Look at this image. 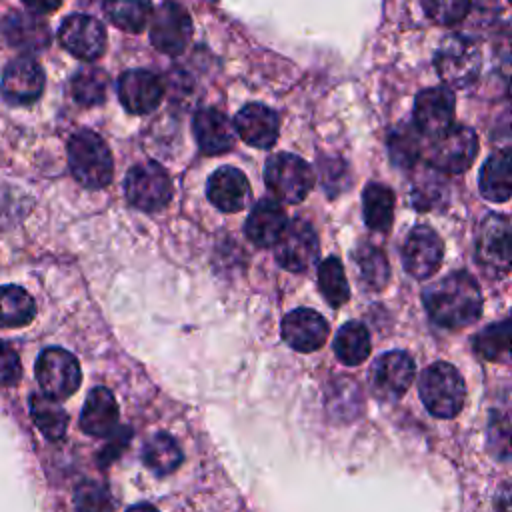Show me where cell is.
Segmentation results:
<instances>
[{
	"mask_svg": "<svg viewBox=\"0 0 512 512\" xmlns=\"http://www.w3.org/2000/svg\"><path fill=\"white\" fill-rule=\"evenodd\" d=\"M422 302L430 320L448 330L474 324L482 314V292L472 274L454 270L422 290Z\"/></svg>",
	"mask_w": 512,
	"mask_h": 512,
	"instance_id": "obj_1",
	"label": "cell"
},
{
	"mask_svg": "<svg viewBox=\"0 0 512 512\" xmlns=\"http://www.w3.org/2000/svg\"><path fill=\"white\" fill-rule=\"evenodd\" d=\"M68 166L76 182L98 190L110 184L114 174L112 152L104 138L94 130L82 128L68 140Z\"/></svg>",
	"mask_w": 512,
	"mask_h": 512,
	"instance_id": "obj_2",
	"label": "cell"
},
{
	"mask_svg": "<svg viewBox=\"0 0 512 512\" xmlns=\"http://www.w3.org/2000/svg\"><path fill=\"white\" fill-rule=\"evenodd\" d=\"M418 392L426 410L436 418H454L464 408L466 384L458 368L450 362L430 364L420 374Z\"/></svg>",
	"mask_w": 512,
	"mask_h": 512,
	"instance_id": "obj_3",
	"label": "cell"
},
{
	"mask_svg": "<svg viewBox=\"0 0 512 512\" xmlns=\"http://www.w3.org/2000/svg\"><path fill=\"white\" fill-rule=\"evenodd\" d=\"M428 140L422 154H426L428 164L442 174H462L476 160L478 136L470 126L452 124L442 134Z\"/></svg>",
	"mask_w": 512,
	"mask_h": 512,
	"instance_id": "obj_4",
	"label": "cell"
},
{
	"mask_svg": "<svg viewBox=\"0 0 512 512\" xmlns=\"http://www.w3.org/2000/svg\"><path fill=\"white\" fill-rule=\"evenodd\" d=\"M434 66L440 80L448 88H466L480 74V46L472 38L462 34L448 36L436 50Z\"/></svg>",
	"mask_w": 512,
	"mask_h": 512,
	"instance_id": "obj_5",
	"label": "cell"
},
{
	"mask_svg": "<svg viewBox=\"0 0 512 512\" xmlns=\"http://www.w3.org/2000/svg\"><path fill=\"white\" fill-rule=\"evenodd\" d=\"M264 184L274 198L298 204L312 190L314 172L304 158L290 152H278L266 160Z\"/></svg>",
	"mask_w": 512,
	"mask_h": 512,
	"instance_id": "obj_6",
	"label": "cell"
},
{
	"mask_svg": "<svg viewBox=\"0 0 512 512\" xmlns=\"http://www.w3.org/2000/svg\"><path fill=\"white\" fill-rule=\"evenodd\" d=\"M124 192L130 206L142 212H156L172 200V178L164 166L154 160L132 166L124 180Z\"/></svg>",
	"mask_w": 512,
	"mask_h": 512,
	"instance_id": "obj_7",
	"label": "cell"
},
{
	"mask_svg": "<svg viewBox=\"0 0 512 512\" xmlns=\"http://www.w3.org/2000/svg\"><path fill=\"white\" fill-rule=\"evenodd\" d=\"M36 380L44 394L56 400L70 398L82 382L78 358L58 346L46 348L36 360Z\"/></svg>",
	"mask_w": 512,
	"mask_h": 512,
	"instance_id": "obj_8",
	"label": "cell"
},
{
	"mask_svg": "<svg viewBox=\"0 0 512 512\" xmlns=\"http://www.w3.org/2000/svg\"><path fill=\"white\" fill-rule=\"evenodd\" d=\"M272 246L276 262L294 274L306 272L320 254L318 234L312 224L302 218H294L290 224H286Z\"/></svg>",
	"mask_w": 512,
	"mask_h": 512,
	"instance_id": "obj_9",
	"label": "cell"
},
{
	"mask_svg": "<svg viewBox=\"0 0 512 512\" xmlns=\"http://www.w3.org/2000/svg\"><path fill=\"white\" fill-rule=\"evenodd\" d=\"M148 24L152 46L168 56L182 54L192 38V18L186 8L174 0H166L152 10Z\"/></svg>",
	"mask_w": 512,
	"mask_h": 512,
	"instance_id": "obj_10",
	"label": "cell"
},
{
	"mask_svg": "<svg viewBox=\"0 0 512 512\" xmlns=\"http://www.w3.org/2000/svg\"><path fill=\"white\" fill-rule=\"evenodd\" d=\"M416 376V364L404 350H392L376 358L370 368L368 384L378 400L394 402L402 398L412 386Z\"/></svg>",
	"mask_w": 512,
	"mask_h": 512,
	"instance_id": "obj_11",
	"label": "cell"
},
{
	"mask_svg": "<svg viewBox=\"0 0 512 512\" xmlns=\"http://www.w3.org/2000/svg\"><path fill=\"white\" fill-rule=\"evenodd\" d=\"M476 260L490 274L506 276L510 272V218L506 214H488L476 230Z\"/></svg>",
	"mask_w": 512,
	"mask_h": 512,
	"instance_id": "obj_12",
	"label": "cell"
},
{
	"mask_svg": "<svg viewBox=\"0 0 512 512\" xmlns=\"http://www.w3.org/2000/svg\"><path fill=\"white\" fill-rule=\"evenodd\" d=\"M444 260V242L436 230L426 224L414 226L402 244V266L418 280L438 272Z\"/></svg>",
	"mask_w": 512,
	"mask_h": 512,
	"instance_id": "obj_13",
	"label": "cell"
},
{
	"mask_svg": "<svg viewBox=\"0 0 512 512\" xmlns=\"http://www.w3.org/2000/svg\"><path fill=\"white\" fill-rule=\"evenodd\" d=\"M456 98L448 86L424 88L414 100V128L428 140L454 124Z\"/></svg>",
	"mask_w": 512,
	"mask_h": 512,
	"instance_id": "obj_14",
	"label": "cell"
},
{
	"mask_svg": "<svg viewBox=\"0 0 512 512\" xmlns=\"http://www.w3.org/2000/svg\"><path fill=\"white\" fill-rule=\"evenodd\" d=\"M58 40L66 52L80 60H96L106 50L104 24L88 14H70L58 30Z\"/></svg>",
	"mask_w": 512,
	"mask_h": 512,
	"instance_id": "obj_15",
	"label": "cell"
},
{
	"mask_svg": "<svg viewBox=\"0 0 512 512\" xmlns=\"http://www.w3.org/2000/svg\"><path fill=\"white\" fill-rule=\"evenodd\" d=\"M164 96L162 80L144 68H132L118 78V100L130 114H148Z\"/></svg>",
	"mask_w": 512,
	"mask_h": 512,
	"instance_id": "obj_16",
	"label": "cell"
},
{
	"mask_svg": "<svg viewBox=\"0 0 512 512\" xmlns=\"http://www.w3.org/2000/svg\"><path fill=\"white\" fill-rule=\"evenodd\" d=\"M0 90L10 104L26 106L36 102L44 90V72L40 64L28 56L14 58L4 68Z\"/></svg>",
	"mask_w": 512,
	"mask_h": 512,
	"instance_id": "obj_17",
	"label": "cell"
},
{
	"mask_svg": "<svg viewBox=\"0 0 512 512\" xmlns=\"http://www.w3.org/2000/svg\"><path fill=\"white\" fill-rule=\"evenodd\" d=\"M330 326L312 308H294L282 320V338L296 352H316L328 340Z\"/></svg>",
	"mask_w": 512,
	"mask_h": 512,
	"instance_id": "obj_18",
	"label": "cell"
},
{
	"mask_svg": "<svg viewBox=\"0 0 512 512\" xmlns=\"http://www.w3.org/2000/svg\"><path fill=\"white\" fill-rule=\"evenodd\" d=\"M234 130L248 146L266 150L272 148L278 140L280 120L272 108L260 102H250L238 110L234 118Z\"/></svg>",
	"mask_w": 512,
	"mask_h": 512,
	"instance_id": "obj_19",
	"label": "cell"
},
{
	"mask_svg": "<svg viewBox=\"0 0 512 512\" xmlns=\"http://www.w3.org/2000/svg\"><path fill=\"white\" fill-rule=\"evenodd\" d=\"M206 194L208 200L220 210V212H240L246 208L250 200V182L246 174L234 166H220L214 170L206 182Z\"/></svg>",
	"mask_w": 512,
	"mask_h": 512,
	"instance_id": "obj_20",
	"label": "cell"
},
{
	"mask_svg": "<svg viewBox=\"0 0 512 512\" xmlns=\"http://www.w3.org/2000/svg\"><path fill=\"white\" fill-rule=\"evenodd\" d=\"M192 130L202 154L220 156L234 146V124L218 108H200L192 118Z\"/></svg>",
	"mask_w": 512,
	"mask_h": 512,
	"instance_id": "obj_21",
	"label": "cell"
},
{
	"mask_svg": "<svg viewBox=\"0 0 512 512\" xmlns=\"http://www.w3.org/2000/svg\"><path fill=\"white\" fill-rule=\"evenodd\" d=\"M118 416H120V410L114 394L104 386H96L86 396V402L80 414V428L88 436L106 438L118 428Z\"/></svg>",
	"mask_w": 512,
	"mask_h": 512,
	"instance_id": "obj_22",
	"label": "cell"
},
{
	"mask_svg": "<svg viewBox=\"0 0 512 512\" xmlns=\"http://www.w3.org/2000/svg\"><path fill=\"white\" fill-rule=\"evenodd\" d=\"M286 224L288 216L284 208L272 198H262L252 206L244 222V234L252 244L260 248H270L278 240Z\"/></svg>",
	"mask_w": 512,
	"mask_h": 512,
	"instance_id": "obj_23",
	"label": "cell"
},
{
	"mask_svg": "<svg viewBox=\"0 0 512 512\" xmlns=\"http://www.w3.org/2000/svg\"><path fill=\"white\" fill-rule=\"evenodd\" d=\"M6 42L24 52H38L48 46L50 30L44 20L28 12H12L2 22Z\"/></svg>",
	"mask_w": 512,
	"mask_h": 512,
	"instance_id": "obj_24",
	"label": "cell"
},
{
	"mask_svg": "<svg viewBox=\"0 0 512 512\" xmlns=\"http://www.w3.org/2000/svg\"><path fill=\"white\" fill-rule=\"evenodd\" d=\"M480 194L490 202H506L512 194V158L510 150L502 148L488 156L478 176Z\"/></svg>",
	"mask_w": 512,
	"mask_h": 512,
	"instance_id": "obj_25",
	"label": "cell"
},
{
	"mask_svg": "<svg viewBox=\"0 0 512 512\" xmlns=\"http://www.w3.org/2000/svg\"><path fill=\"white\" fill-rule=\"evenodd\" d=\"M448 198H450V188L440 170L430 166L414 178L412 190H410V200L416 210H420V212L438 210L448 204Z\"/></svg>",
	"mask_w": 512,
	"mask_h": 512,
	"instance_id": "obj_26",
	"label": "cell"
},
{
	"mask_svg": "<svg viewBox=\"0 0 512 512\" xmlns=\"http://www.w3.org/2000/svg\"><path fill=\"white\" fill-rule=\"evenodd\" d=\"M364 222L370 230L386 232L394 220V192L386 184L370 182L362 192Z\"/></svg>",
	"mask_w": 512,
	"mask_h": 512,
	"instance_id": "obj_27",
	"label": "cell"
},
{
	"mask_svg": "<svg viewBox=\"0 0 512 512\" xmlns=\"http://www.w3.org/2000/svg\"><path fill=\"white\" fill-rule=\"evenodd\" d=\"M354 262L358 266L360 282L364 284L366 290L380 292L388 286L390 264H388L386 254L378 246H374L370 242L358 244V248L354 250Z\"/></svg>",
	"mask_w": 512,
	"mask_h": 512,
	"instance_id": "obj_28",
	"label": "cell"
},
{
	"mask_svg": "<svg viewBox=\"0 0 512 512\" xmlns=\"http://www.w3.org/2000/svg\"><path fill=\"white\" fill-rule=\"evenodd\" d=\"M372 342L370 332L360 322H346L340 326L334 338V354L336 358L346 366H358L362 364L370 354Z\"/></svg>",
	"mask_w": 512,
	"mask_h": 512,
	"instance_id": "obj_29",
	"label": "cell"
},
{
	"mask_svg": "<svg viewBox=\"0 0 512 512\" xmlns=\"http://www.w3.org/2000/svg\"><path fill=\"white\" fill-rule=\"evenodd\" d=\"M142 460L156 476H168L182 464V450L170 434L156 432L146 440Z\"/></svg>",
	"mask_w": 512,
	"mask_h": 512,
	"instance_id": "obj_30",
	"label": "cell"
},
{
	"mask_svg": "<svg viewBox=\"0 0 512 512\" xmlns=\"http://www.w3.org/2000/svg\"><path fill=\"white\" fill-rule=\"evenodd\" d=\"M36 304L34 298L16 284L0 286V326L20 328L34 320Z\"/></svg>",
	"mask_w": 512,
	"mask_h": 512,
	"instance_id": "obj_31",
	"label": "cell"
},
{
	"mask_svg": "<svg viewBox=\"0 0 512 512\" xmlns=\"http://www.w3.org/2000/svg\"><path fill=\"white\" fill-rule=\"evenodd\" d=\"M106 18L120 30L138 34L148 26L152 16L150 0H104Z\"/></svg>",
	"mask_w": 512,
	"mask_h": 512,
	"instance_id": "obj_32",
	"label": "cell"
},
{
	"mask_svg": "<svg viewBox=\"0 0 512 512\" xmlns=\"http://www.w3.org/2000/svg\"><path fill=\"white\" fill-rule=\"evenodd\" d=\"M30 414L34 424L48 440H60L68 426V414L60 406V400L48 394H32L30 396Z\"/></svg>",
	"mask_w": 512,
	"mask_h": 512,
	"instance_id": "obj_33",
	"label": "cell"
},
{
	"mask_svg": "<svg viewBox=\"0 0 512 512\" xmlns=\"http://www.w3.org/2000/svg\"><path fill=\"white\" fill-rule=\"evenodd\" d=\"M318 286L332 308H340L350 298V286L344 272V266L338 256H328L318 266Z\"/></svg>",
	"mask_w": 512,
	"mask_h": 512,
	"instance_id": "obj_34",
	"label": "cell"
},
{
	"mask_svg": "<svg viewBox=\"0 0 512 512\" xmlns=\"http://www.w3.org/2000/svg\"><path fill=\"white\" fill-rule=\"evenodd\" d=\"M424 152V136L412 126H398L388 136V154L394 166L412 168Z\"/></svg>",
	"mask_w": 512,
	"mask_h": 512,
	"instance_id": "obj_35",
	"label": "cell"
},
{
	"mask_svg": "<svg viewBox=\"0 0 512 512\" xmlns=\"http://www.w3.org/2000/svg\"><path fill=\"white\" fill-rule=\"evenodd\" d=\"M70 90L74 100L80 106H98L106 100V92H108V76L104 70L94 68V66H86L80 68L70 82Z\"/></svg>",
	"mask_w": 512,
	"mask_h": 512,
	"instance_id": "obj_36",
	"label": "cell"
},
{
	"mask_svg": "<svg viewBox=\"0 0 512 512\" xmlns=\"http://www.w3.org/2000/svg\"><path fill=\"white\" fill-rule=\"evenodd\" d=\"M474 352L490 362H500L508 358L510 352V318L480 330L472 340Z\"/></svg>",
	"mask_w": 512,
	"mask_h": 512,
	"instance_id": "obj_37",
	"label": "cell"
},
{
	"mask_svg": "<svg viewBox=\"0 0 512 512\" xmlns=\"http://www.w3.org/2000/svg\"><path fill=\"white\" fill-rule=\"evenodd\" d=\"M420 6L438 26H456L470 12V0H420Z\"/></svg>",
	"mask_w": 512,
	"mask_h": 512,
	"instance_id": "obj_38",
	"label": "cell"
},
{
	"mask_svg": "<svg viewBox=\"0 0 512 512\" xmlns=\"http://www.w3.org/2000/svg\"><path fill=\"white\" fill-rule=\"evenodd\" d=\"M22 376V364L14 348L0 338V386H14Z\"/></svg>",
	"mask_w": 512,
	"mask_h": 512,
	"instance_id": "obj_39",
	"label": "cell"
},
{
	"mask_svg": "<svg viewBox=\"0 0 512 512\" xmlns=\"http://www.w3.org/2000/svg\"><path fill=\"white\" fill-rule=\"evenodd\" d=\"M76 504L80 508H86V510H104V508H112V500L106 492V488L102 486H96V484H86L78 490V496H76Z\"/></svg>",
	"mask_w": 512,
	"mask_h": 512,
	"instance_id": "obj_40",
	"label": "cell"
},
{
	"mask_svg": "<svg viewBox=\"0 0 512 512\" xmlns=\"http://www.w3.org/2000/svg\"><path fill=\"white\" fill-rule=\"evenodd\" d=\"M496 440V444H492V448L496 446V456L498 458H508V444H510V424H508V416L506 414H494L490 418V442Z\"/></svg>",
	"mask_w": 512,
	"mask_h": 512,
	"instance_id": "obj_41",
	"label": "cell"
},
{
	"mask_svg": "<svg viewBox=\"0 0 512 512\" xmlns=\"http://www.w3.org/2000/svg\"><path fill=\"white\" fill-rule=\"evenodd\" d=\"M114 436H116V442L112 444H106V450L102 452V460L104 462H110V460H114L122 450H124V446L130 442V430L128 428H122L120 432H114Z\"/></svg>",
	"mask_w": 512,
	"mask_h": 512,
	"instance_id": "obj_42",
	"label": "cell"
},
{
	"mask_svg": "<svg viewBox=\"0 0 512 512\" xmlns=\"http://www.w3.org/2000/svg\"><path fill=\"white\" fill-rule=\"evenodd\" d=\"M30 10L34 12H40V14H46V12H54L62 0H22Z\"/></svg>",
	"mask_w": 512,
	"mask_h": 512,
	"instance_id": "obj_43",
	"label": "cell"
},
{
	"mask_svg": "<svg viewBox=\"0 0 512 512\" xmlns=\"http://www.w3.org/2000/svg\"><path fill=\"white\" fill-rule=\"evenodd\" d=\"M318 166H322V172H328V174H334V172H330V170H328V168H326V166H324V164H320V162H318ZM330 178H334V176H330ZM338 178H342V180H348V174H340V176H338V172H336V180H338Z\"/></svg>",
	"mask_w": 512,
	"mask_h": 512,
	"instance_id": "obj_44",
	"label": "cell"
}]
</instances>
